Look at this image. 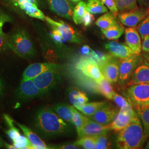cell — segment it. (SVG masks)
Here are the masks:
<instances>
[{"label":"cell","mask_w":149,"mask_h":149,"mask_svg":"<svg viewBox=\"0 0 149 149\" xmlns=\"http://www.w3.org/2000/svg\"><path fill=\"white\" fill-rule=\"evenodd\" d=\"M34 127L39 133L47 138L61 136L69 131V127L50 107L40 109L34 118Z\"/></svg>","instance_id":"obj_1"},{"label":"cell","mask_w":149,"mask_h":149,"mask_svg":"<svg viewBox=\"0 0 149 149\" xmlns=\"http://www.w3.org/2000/svg\"><path fill=\"white\" fill-rule=\"evenodd\" d=\"M146 140L142 123L136 113L128 125L119 132L117 145L119 149H139Z\"/></svg>","instance_id":"obj_2"},{"label":"cell","mask_w":149,"mask_h":149,"mask_svg":"<svg viewBox=\"0 0 149 149\" xmlns=\"http://www.w3.org/2000/svg\"><path fill=\"white\" fill-rule=\"evenodd\" d=\"M7 43L10 49L21 58L31 59L36 55L32 39L24 28H19L8 36Z\"/></svg>","instance_id":"obj_3"},{"label":"cell","mask_w":149,"mask_h":149,"mask_svg":"<svg viewBox=\"0 0 149 149\" xmlns=\"http://www.w3.org/2000/svg\"><path fill=\"white\" fill-rule=\"evenodd\" d=\"M12 10L28 17L45 21V17L39 8V0H2Z\"/></svg>","instance_id":"obj_4"},{"label":"cell","mask_w":149,"mask_h":149,"mask_svg":"<svg viewBox=\"0 0 149 149\" xmlns=\"http://www.w3.org/2000/svg\"><path fill=\"white\" fill-rule=\"evenodd\" d=\"M76 69L86 77L93 80L96 84L104 79L98 64L90 56L81 57L76 63Z\"/></svg>","instance_id":"obj_5"},{"label":"cell","mask_w":149,"mask_h":149,"mask_svg":"<svg viewBox=\"0 0 149 149\" xmlns=\"http://www.w3.org/2000/svg\"><path fill=\"white\" fill-rule=\"evenodd\" d=\"M143 58L134 54L126 59H120L119 61V79L122 84L128 82L134 71L143 62Z\"/></svg>","instance_id":"obj_6"},{"label":"cell","mask_w":149,"mask_h":149,"mask_svg":"<svg viewBox=\"0 0 149 149\" xmlns=\"http://www.w3.org/2000/svg\"><path fill=\"white\" fill-rule=\"evenodd\" d=\"M127 92L129 100L134 106H149V84L130 86Z\"/></svg>","instance_id":"obj_7"},{"label":"cell","mask_w":149,"mask_h":149,"mask_svg":"<svg viewBox=\"0 0 149 149\" xmlns=\"http://www.w3.org/2000/svg\"><path fill=\"white\" fill-rule=\"evenodd\" d=\"M45 21L48 23L52 29H55L60 32L64 40L69 43L77 44L82 43V39L80 34L69 24L62 21H55L48 16L45 17Z\"/></svg>","instance_id":"obj_8"},{"label":"cell","mask_w":149,"mask_h":149,"mask_svg":"<svg viewBox=\"0 0 149 149\" xmlns=\"http://www.w3.org/2000/svg\"><path fill=\"white\" fill-rule=\"evenodd\" d=\"M149 15V8L138 7L129 11L118 13V17L123 25L135 27Z\"/></svg>","instance_id":"obj_9"},{"label":"cell","mask_w":149,"mask_h":149,"mask_svg":"<svg viewBox=\"0 0 149 149\" xmlns=\"http://www.w3.org/2000/svg\"><path fill=\"white\" fill-rule=\"evenodd\" d=\"M58 69L49 70L32 79L43 94L51 90L58 82L60 79Z\"/></svg>","instance_id":"obj_10"},{"label":"cell","mask_w":149,"mask_h":149,"mask_svg":"<svg viewBox=\"0 0 149 149\" xmlns=\"http://www.w3.org/2000/svg\"><path fill=\"white\" fill-rule=\"evenodd\" d=\"M44 95L32 79L22 80L17 88L16 96L18 99L28 101Z\"/></svg>","instance_id":"obj_11"},{"label":"cell","mask_w":149,"mask_h":149,"mask_svg":"<svg viewBox=\"0 0 149 149\" xmlns=\"http://www.w3.org/2000/svg\"><path fill=\"white\" fill-rule=\"evenodd\" d=\"M136 113V112L134 110L132 105L125 108H120L113 120L109 124L110 129L116 132L121 131L131 122Z\"/></svg>","instance_id":"obj_12"},{"label":"cell","mask_w":149,"mask_h":149,"mask_svg":"<svg viewBox=\"0 0 149 149\" xmlns=\"http://www.w3.org/2000/svg\"><path fill=\"white\" fill-rule=\"evenodd\" d=\"M48 4L52 11L65 18L72 19L74 7L69 0H48Z\"/></svg>","instance_id":"obj_13"},{"label":"cell","mask_w":149,"mask_h":149,"mask_svg":"<svg viewBox=\"0 0 149 149\" xmlns=\"http://www.w3.org/2000/svg\"><path fill=\"white\" fill-rule=\"evenodd\" d=\"M59 68V65L55 63H37L29 65L23 72L22 80L33 79L39 74L49 70Z\"/></svg>","instance_id":"obj_14"},{"label":"cell","mask_w":149,"mask_h":149,"mask_svg":"<svg viewBox=\"0 0 149 149\" xmlns=\"http://www.w3.org/2000/svg\"><path fill=\"white\" fill-rule=\"evenodd\" d=\"M125 44L134 54L140 55L142 50L141 37L135 27H128L125 30Z\"/></svg>","instance_id":"obj_15"},{"label":"cell","mask_w":149,"mask_h":149,"mask_svg":"<svg viewBox=\"0 0 149 149\" xmlns=\"http://www.w3.org/2000/svg\"><path fill=\"white\" fill-rule=\"evenodd\" d=\"M102 73L111 83H116L119 79V62L114 59L98 65Z\"/></svg>","instance_id":"obj_16"},{"label":"cell","mask_w":149,"mask_h":149,"mask_svg":"<svg viewBox=\"0 0 149 149\" xmlns=\"http://www.w3.org/2000/svg\"><path fill=\"white\" fill-rule=\"evenodd\" d=\"M110 130L109 124L102 125L88 118L84 128L78 134V136L79 138L85 136H96L102 134L107 133Z\"/></svg>","instance_id":"obj_17"},{"label":"cell","mask_w":149,"mask_h":149,"mask_svg":"<svg viewBox=\"0 0 149 149\" xmlns=\"http://www.w3.org/2000/svg\"><path fill=\"white\" fill-rule=\"evenodd\" d=\"M139 84H149V63L145 59L137 67L127 82L128 86Z\"/></svg>","instance_id":"obj_18"},{"label":"cell","mask_w":149,"mask_h":149,"mask_svg":"<svg viewBox=\"0 0 149 149\" xmlns=\"http://www.w3.org/2000/svg\"><path fill=\"white\" fill-rule=\"evenodd\" d=\"M117 113V110L115 108L106 104L90 117L96 122L107 125L112 122Z\"/></svg>","instance_id":"obj_19"},{"label":"cell","mask_w":149,"mask_h":149,"mask_svg":"<svg viewBox=\"0 0 149 149\" xmlns=\"http://www.w3.org/2000/svg\"><path fill=\"white\" fill-rule=\"evenodd\" d=\"M105 48L113 56L120 59H126L134 54L133 51L126 44L116 42H110L107 43Z\"/></svg>","instance_id":"obj_20"},{"label":"cell","mask_w":149,"mask_h":149,"mask_svg":"<svg viewBox=\"0 0 149 149\" xmlns=\"http://www.w3.org/2000/svg\"><path fill=\"white\" fill-rule=\"evenodd\" d=\"M15 122L16 125L21 129L24 135L29 140L30 143L32 145V149H52L51 146H49L45 144V143L40 138V136L32 131L30 128L21 123L16 122Z\"/></svg>","instance_id":"obj_21"},{"label":"cell","mask_w":149,"mask_h":149,"mask_svg":"<svg viewBox=\"0 0 149 149\" xmlns=\"http://www.w3.org/2000/svg\"><path fill=\"white\" fill-rule=\"evenodd\" d=\"M69 98L72 106L76 109L88 101V98L85 93L75 88L70 89Z\"/></svg>","instance_id":"obj_22"},{"label":"cell","mask_w":149,"mask_h":149,"mask_svg":"<svg viewBox=\"0 0 149 149\" xmlns=\"http://www.w3.org/2000/svg\"><path fill=\"white\" fill-rule=\"evenodd\" d=\"M53 109L65 122L73 124V111L71 106L65 103H58L54 106Z\"/></svg>","instance_id":"obj_23"},{"label":"cell","mask_w":149,"mask_h":149,"mask_svg":"<svg viewBox=\"0 0 149 149\" xmlns=\"http://www.w3.org/2000/svg\"><path fill=\"white\" fill-rule=\"evenodd\" d=\"M135 109L142 123L145 138L147 139L149 137V106L135 107Z\"/></svg>","instance_id":"obj_24"},{"label":"cell","mask_w":149,"mask_h":149,"mask_svg":"<svg viewBox=\"0 0 149 149\" xmlns=\"http://www.w3.org/2000/svg\"><path fill=\"white\" fill-rule=\"evenodd\" d=\"M95 23L98 27L101 29V30L106 29L109 27L119 24L116 19V17L114 16L112 13L109 12H108L98 18Z\"/></svg>","instance_id":"obj_25"},{"label":"cell","mask_w":149,"mask_h":149,"mask_svg":"<svg viewBox=\"0 0 149 149\" xmlns=\"http://www.w3.org/2000/svg\"><path fill=\"white\" fill-rule=\"evenodd\" d=\"M106 104V102H95L86 103L77 108L80 112L87 116H93L98 110Z\"/></svg>","instance_id":"obj_26"},{"label":"cell","mask_w":149,"mask_h":149,"mask_svg":"<svg viewBox=\"0 0 149 149\" xmlns=\"http://www.w3.org/2000/svg\"><path fill=\"white\" fill-rule=\"evenodd\" d=\"M3 117L4 118L7 125L8 127V129L6 131V134L13 142L17 139L20 137L22 135L20 133L19 130L16 128L14 125L15 121L8 114H3Z\"/></svg>","instance_id":"obj_27"},{"label":"cell","mask_w":149,"mask_h":149,"mask_svg":"<svg viewBox=\"0 0 149 149\" xmlns=\"http://www.w3.org/2000/svg\"><path fill=\"white\" fill-rule=\"evenodd\" d=\"M124 31V27L119 23L106 29L102 30L103 34L109 40H116L122 36Z\"/></svg>","instance_id":"obj_28"},{"label":"cell","mask_w":149,"mask_h":149,"mask_svg":"<svg viewBox=\"0 0 149 149\" xmlns=\"http://www.w3.org/2000/svg\"><path fill=\"white\" fill-rule=\"evenodd\" d=\"M98 85V91L99 93H101L108 100H113L115 92L113 90L111 83L109 82L106 79L102 80L100 83L97 84Z\"/></svg>","instance_id":"obj_29"},{"label":"cell","mask_w":149,"mask_h":149,"mask_svg":"<svg viewBox=\"0 0 149 149\" xmlns=\"http://www.w3.org/2000/svg\"><path fill=\"white\" fill-rule=\"evenodd\" d=\"M87 10V3L80 1L74 7L72 19L76 24L83 23L84 17Z\"/></svg>","instance_id":"obj_30"},{"label":"cell","mask_w":149,"mask_h":149,"mask_svg":"<svg viewBox=\"0 0 149 149\" xmlns=\"http://www.w3.org/2000/svg\"><path fill=\"white\" fill-rule=\"evenodd\" d=\"M87 10L92 14H100L108 12L106 7L101 0H88Z\"/></svg>","instance_id":"obj_31"},{"label":"cell","mask_w":149,"mask_h":149,"mask_svg":"<svg viewBox=\"0 0 149 149\" xmlns=\"http://www.w3.org/2000/svg\"><path fill=\"white\" fill-rule=\"evenodd\" d=\"M72 108L73 111V124L75 126L78 134L85 126L88 119V118L84 116L82 113L79 112V110L74 108V107L72 106Z\"/></svg>","instance_id":"obj_32"},{"label":"cell","mask_w":149,"mask_h":149,"mask_svg":"<svg viewBox=\"0 0 149 149\" xmlns=\"http://www.w3.org/2000/svg\"><path fill=\"white\" fill-rule=\"evenodd\" d=\"M74 144L84 149H96V140L95 136H85L79 138Z\"/></svg>","instance_id":"obj_33"},{"label":"cell","mask_w":149,"mask_h":149,"mask_svg":"<svg viewBox=\"0 0 149 149\" xmlns=\"http://www.w3.org/2000/svg\"><path fill=\"white\" fill-rule=\"evenodd\" d=\"M90 56L94 59L98 65L113 59L114 57L111 54H108L100 51L94 50H92V53L91 54Z\"/></svg>","instance_id":"obj_34"},{"label":"cell","mask_w":149,"mask_h":149,"mask_svg":"<svg viewBox=\"0 0 149 149\" xmlns=\"http://www.w3.org/2000/svg\"><path fill=\"white\" fill-rule=\"evenodd\" d=\"M96 140V149H106L109 148V143L107 133L95 136Z\"/></svg>","instance_id":"obj_35"},{"label":"cell","mask_w":149,"mask_h":149,"mask_svg":"<svg viewBox=\"0 0 149 149\" xmlns=\"http://www.w3.org/2000/svg\"><path fill=\"white\" fill-rule=\"evenodd\" d=\"M13 146L16 149H32V145L25 135H22L13 142Z\"/></svg>","instance_id":"obj_36"},{"label":"cell","mask_w":149,"mask_h":149,"mask_svg":"<svg viewBox=\"0 0 149 149\" xmlns=\"http://www.w3.org/2000/svg\"><path fill=\"white\" fill-rule=\"evenodd\" d=\"M138 31L141 38L149 36V15L139 24Z\"/></svg>","instance_id":"obj_37"},{"label":"cell","mask_w":149,"mask_h":149,"mask_svg":"<svg viewBox=\"0 0 149 149\" xmlns=\"http://www.w3.org/2000/svg\"><path fill=\"white\" fill-rule=\"evenodd\" d=\"M113 100L116 103L118 107L120 108H125L128 106L132 105L130 101H128L127 99H125L124 97L118 94L117 93L115 92Z\"/></svg>","instance_id":"obj_38"},{"label":"cell","mask_w":149,"mask_h":149,"mask_svg":"<svg viewBox=\"0 0 149 149\" xmlns=\"http://www.w3.org/2000/svg\"><path fill=\"white\" fill-rule=\"evenodd\" d=\"M12 21V17L0 8V34H6L3 31V27L6 23H11Z\"/></svg>","instance_id":"obj_39"},{"label":"cell","mask_w":149,"mask_h":149,"mask_svg":"<svg viewBox=\"0 0 149 149\" xmlns=\"http://www.w3.org/2000/svg\"><path fill=\"white\" fill-rule=\"evenodd\" d=\"M104 5L106 6L107 8L111 11L113 15L117 17L119 11L118 10L114 0H101Z\"/></svg>","instance_id":"obj_40"},{"label":"cell","mask_w":149,"mask_h":149,"mask_svg":"<svg viewBox=\"0 0 149 149\" xmlns=\"http://www.w3.org/2000/svg\"><path fill=\"white\" fill-rule=\"evenodd\" d=\"M8 36L6 34H0V53H5L10 48L7 43Z\"/></svg>","instance_id":"obj_41"},{"label":"cell","mask_w":149,"mask_h":149,"mask_svg":"<svg viewBox=\"0 0 149 149\" xmlns=\"http://www.w3.org/2000/svg\"><path fill=\"white\" fill-rule=\"evenodd\" d=\"M51 37L54 42L58 45H61L64 40L60 32L55 29H53L51 33Z\"/></svg>","instance_id":"obj_42"},{"label":"cell","mask_w":149,"mask_h":149,"mask_svg":"<svg viewBox=\"0 0 149 149\" xmlns=\"http://www.w3.org/2000/svg\"><path fill=\"white\" fill-rule=\"evenodd\" d=\"M94 20V17L93 16V14L91 13L90 12L86 10L85 14V16L84 17L83 20V24L84 26L86 27H88L92 23V22Z\"/></svg>","instance_id":"obj_43"},{"label":"cell","mask_w":149,"mask_h":149,"mask_svg":"<svg viewBox=\"0 0 149 149\" xmlns=\"http://www.w3.org/2000/svg\"><path fill=\"white\" fill-rule=\"evenodd\" d=\"M52 149H79V146L74 144H65L61 145H58L55 146H51Z\"/></svg>","instance_id":"obj_44"},{"label":"cell","mask_w":149,"mask_h":149,"mask_svg":"<svg viewBox=\"0 0 149 149\" xmlns=\"http://www.w3.org/2000/svg\"><path fill=\"white\" fill-rule=\"evenodd\" d=\"M114 1H115L118 10L119 12L128 11L127 7L125 5V3L124 0H114Z\"/></svg>","instance_id":"obj_45"},{"label":"cell","mask_w":149,"mask_h":149,"mask_svg":"<svg viewBox=\"0 0 149 149\" xmlns=\"http://www.w3.org/2000/svg\"><path fill=\"white\" fill-rule=\"evenodd\" d=\"M124 1L127 7L128 11L131 10L138 7L137 0H124Z\"/></svg>","instance_id":"obj_46"},{"label":"cell","mask_w":149,"mask_h":149,"mask_svg":"<svg viewBox=\"0 0 149 149\" xmlns=\"http://www.w3.org/2000/svg\"><path fill=\"white\" fill-rule=\"evenodd\" d=\"M142 50L144 52H149V36H145L143 38Z\"/></svg>","instance_id":"obj_47"},{"label":"cell","mask_w":149,"mask_h":149,"mask_svg":"<svg viewBox=\"0 0 149 149\" xmlns=\"http://www.w3.org/2000/svg\"><path fill=\"white\" fill-rule=\"evenodd\" d=\"M93 50L91 49L90 47L87 45H84L81 49V53L85 56H90L91 54L92 53Z\"/></svg>","instance_id":"obj_48"},{"label":"cell","mask_w":149,"mask_h":149,"mask_svg":"<svg viewBox=\"0 0 149 149\" xmlns=\"http://www.w3.org/2000/svg\"><path fill=\"white\" fill-rule=\"evenodd\" d=\"M4 89V84L3 81L2 79H0V98L3 93V91Z\"/></svg>","instance_id":"obj_49"},{"label":"cell","mask_w":149,"mask_h":149,"mask_svg":"<svg viewBox=\"0 0 149 149\" xmlns=\"http://www.w3.org/2000/svg\"><path fill=\"white\" fill-rule=\"evenodd\" d=\"M4 145H5V147L7 149H16V148L13 146V145H10V144L6 143V142H4Z\"/></svg>","instance_id":"obj_50"},{"label":"cell","mask_w":149,"mask_h":149,"mask_svg":"<svg viewBox=\"0 0 149 149\" xmlns=\"http://www.w3.org/2000/svg\"><path fill=\"white\" fill-rule=\"evenodd\" d=\"M143 57L144 59L149 63V52H144L143 53Z\"/></svg>","instance_id":"obj_51"},{"label":"cell","mask_w":149,"mask_h":149,"mask_svg":"<svg viewBox=\"0 0 149 149\" xmlns=\"http://www.w3.org/2000/svg\"><path fill=\"white\" fill-rule=\"evenodd\" d=\"M4 142L5 141H3L2 139L0 138V149L4 145Z\"/></svg>","instance_id":"obj_52"},{"label":"cell","mask_w":149,"mask_h":149,"mask_svg":"<svg viewBox=\"0 0 149 149\" xmlns=\"http://www.w3.org/2000/svg\"><path fill=\"white\" fill-rule=\"evenodd\" d=\"M70 2H71L73 3H77L80 2L81 0H69Z\"/></svg>","instance_id":"obj_53"},{"label":"cell","mask_w":149,"mask_h":149,"mask_svg":"<svg viewBox=\"0 0 149 149\" xmlns=\"http://www.w3.org/2000/svg\"><path fill=\"white\" fill-rule=\"evenodd\" d=\"M145 149H149V140L148 141V144L146 145V146Z\"/></svg>","instance_id":"obj_54"},{"label":"cell","mask_w":149,"mask_h":149,"mask_svg":"<svg viewBox=\"0 0 149 149\" xmlns=\"http://www.w3.org/2000/svg\"><path fill=\"white\" fill-rule=\"evenodd\" d=\"M144 1H145V2H146V1H148V0H144Z\"/></svg>","instance_id":"obj_55"}]
</instances>
